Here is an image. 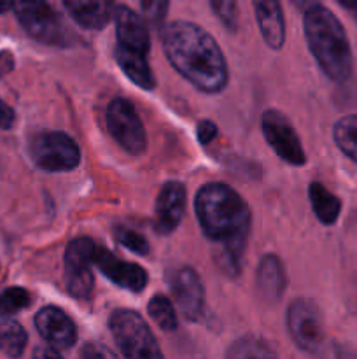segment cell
<instances>
[{
  "label": "cell",
  "instance_id": "1",
  "mask_svg": "<svg viewBox=\"0 0 357 359\" xmlns=\"http://www.w3.org/2000/svg\"><path fill=\"white\" fill-rule=\"evenodd\" d=\"M195 209L203 233L220 245L219 265L231 276L238 273L251 231L247 203L231 186L210 182L196 193Z\"/></svg>",
  "mask_w": 357,
  "mask_h": 359
},
{
  "label": "cell",
  "instance_id": "2",
  "mask_svg": "<svg viewBox=\"0 0 357 359\" xmlns=\"http://www.w3.org/2000/svg\"><path fill=\"white\" fill-rule=\"evenodd\" d=\"M163 49L175 70L203 93H219L227 84V63L216 39L189 21L164 28Z\"/></svg>",
  "mask_w": 357,
  "mask_h": 359
},
{
  "label": "cell",
  "instance_id": "3",
  "mask_svg": "<svg viewBox=\"0 0 357 359\" xmlns=\"http://www.w3.org/2000/svg\"><path fill=\"white\" fill-rule=\"evenodd\" d=\"M308 48L326 76L343 83L352 74V49L338 18L321 4H312L303 14Z\"/></svg>",
  "mask_w": 357,
  "mask_h": 359
},
{
  "label": "cell",
  "instance_id": "4",
  "mask_svg": "<svg viewBox=\"0 0 357 359\" xmlns=\"http://www.w3.org/2000/svg\"><path fill=\"white\" fill-rule=\"evenodd\" d=\"M108 326L125 359H164L153 332L136 312L128 309L114 311Z\"/></svg>",
  "mask_w": 357,
  "mask_h": 359
},
{
  "label": "cell",
  "instance_id": "5",
  "mask_svg": "<svg viewBox=\"0 0 357 359\" xmlns=\"http://www.w3.org/2000/svg\"><path fill=\"white\" fill-rule=\"evenodd\" d=\"M30 156L42 170L69 172L79 165L80 149L66 133L41 132L31 139Z\"/></svg>",
  "mask_w": 357,
  "mask_h": 359
},
{
  "label": "cell",
  "instance_id": "6",
  "mask_svg": "<svg viewBox=\"0 0 357 359\" xmlns=\"http://www.w3.org/2000/svg\"><path fill=\"white\" fill-rule=\"evenodd\" d=\"M16 18L30 37L42 44L65 46L69 44V30L62 18L46 2H16Z\"/></svg>",
  "mask_w": 357,
  "mask_h": 359
},
{
  "label": "cell",
  "instance_id": "7",
  "mask_svg": "<svg viewBox=\"0 0 357 359\" xmlns=\"http://www.w3.org/2000/svg\"><path fill=\"white\" fill-rule=\"evenodd\" d=\"M287 330L294 344L307 353H321L324 347V319H322L321 309L312 300L298 298L289 305Z\"/></svg>",
  "mask_w": 357,
  "mask_h": 359
},
{
  "label": "cell",
  "instance_id": "8",
  "mask_svg": "<svg viewBox=\"0 0 357 359\" xmlns=\"http://www.w3.org/2000/svg\"><path fill=\"white\" fill-rule=\"evenodd\" d=\"M107 128L115 142L130 154H142L147 133L135 105L126 98H114L107 107Z\"/></svg>",
  "mask_w": 357,
  "mask_h": 359
},
{
  "label": "cell",
  "instance_id": "9",
  "mask_svg": "<svg viewBox=\"0 0 357 359\" xmlns=\"http://www.w3.org/2000/svg\"><path fill=\"white\" fill-rule=\"evenodd\" d=\"M94 242L90 237H77L65 249V284L76 298H88L93 291L94 280L91 263L94 256Z\"/></svg>",
  "mask_w": 357,
  "mask_h": 359
},
{
  "label": "cell",
  "instance_id": "10",
  "mask_svg": "<svg viewBox=\"0 0 357 359\" xmlns=\"http://www.w3.org/2000/svg\"><path fill=\"white\" fill-rule=\"evenodd\" d=\"M261 130L266 142L273 151L290 165L301 167L307 161L303 146L300 142L296 130L290 125L289 119L280 111H266L261 116Z\"/></svg>",
  "mask_w": 357,
  "mask_h": 359
},
{
  "label": "cell",
  "instance_id": "11",
  "mask_svg": "<svg viewBox=\"0 0 357 359\" xmlns=\"http://www.w3.org/2000/svg\"><path fill=\"white\" fill-rule=\"evenodd\" d=\"M93 263L105 277H108L112 283L118 284L122 290L140 293L147 286V272L142 266L136 265V263L119 259L118 256H114L105 248H98L97 245Z\"/></svg>",
  "mask_w": 357,
  "mask_h": 359
},
{
  "label": "cell",
  "instance_id": "12",
  "mask_svg": "<svg viewBox=\"0 0 357 359\" xmlns=\"http://www.w3.org/2000/svg\"><path fill=\"white\" fill-rule=\"evenodd\" d=\"M170 287L184 318L189 321L198 319L205 304V291L198 273L189 266H182L172 273Z\"/></svg>",
  "mask_w": 357,
  "mask_h": 359
},
{
  "label": "cell",
  "instance_id": "13",
  "mask_svg": "<svg viewBox=\"0 0 357 359\" xmlns=\"http://www.w3.org/2000/svg\"><path fill=\"white\" fill-rule=\"evenodd\" d=\"M188 203V193L182 182H164L156 200V217L154 226L158 233L168 235L181 224Z\"/></svg>",
  "mask_w": 357,
  "mask_h": 359
},
{
  "label": "cell",
  "instance_id": "14",
  "mask_svg": "<svg viewBox=\"0 0 357 359\" xmlns=\"http://www.w3.org/2000/svg\"><path fill=\"white\" fill-rule=\"evenodd\" d=\"M35 328L52 349H69L77 342L72 319L58 307H44L35 316Z\"/></svg>",
  "mask_w": 357,
  "mask_h": 359
},
{
  "label": "cell",
  "instance_id": "15",
  "mask_svg": "<svg viewBox=\"0 0 357 359\" xmlns=\"http://www.w3.org/2000/svg\"><path fill=\"white\" fill-rule=\"evenodd\" d=\"M114 16L119 46L146 55L150 48V37L142 18L126 6H115Z\"/></svg>",
  "mask_w": 357,
  "mask_h": 359
},
{
  "label": "cell",
  "instance_id": "16",
  "mask_svg": "<svg viewBox=\"0 0 357 359\" xmlns=\"http://www.w3.org/2000/svg\"><path fill=\"white\" fill-rule=\"evenodd\" d=\"M255 20L262 39L272 49H280L286 41V21H284L282 6L273 0H258L254 2Z\"/></svg>",
  "mask_w": 357,
  "mask_h": 359
},
{
  "label": "cell",
  "instance_id": "17",
  "mask_svg": "<svg viewBox=\"0 0 357 359\" xmlns=\"http://www.w3.org/2000/svg\"><path fill=\"white\" fill-rule=\"evenodd\" d=\"M255 286L259 297L268 304H275L282 298L286 290V272L282 262L275 255H266L261 258L255 272Z\"/></svg>",
  "mask_w": 357,
  "mask_h": 359
},
{
  "label": "cell",
  "instance_id": "18",
  "mask_svg": "<svg viewBox=\"0 0 357 359\" xmlns=\"http://www.w3.org/2000/svg\"><path fill=\"white\" fill-rule=\"evenodd\" d=\"M65 9L77 23L91 30L104 28L115 13V6L111 2H80V0L65 2Z\"/></svg>",
  "mask_w": 357,
  "mask_h": 359
},
{
  "label": "cell",
  "instance_id": "19",
  "mask_svg": "<svg viewBox=\"0 0 357 359\" xmlns=\"http://www.w3.org/2000/svg\"><path fill=\"white\" fill-rule=\"evenodd\" d=\"M115 60H118L122 72H125L136 86H140L142 90H153L154 84H156V79H154L153 70H150L149 63H147L146 55L118 46V49H115Z\"/></svg>",
  "mask_w": 357,
  "mask_h": 359
},
{
  "label": "cell",
  "instance_id": "20",
  "mask_svg": "<svg viewBox=\"0 0 357 359\" xmlns=\"http://www.w3.org/2000/svg\"><path fill=\"white\" fill-rule=\"evenodd\" d=\"M308 195H310L312 209H314L317 219L324 224H335L340 216V210H342V202L338 196L332 195L321 182H312L308 188Z\"/></svg>",
  "mask_w": 357,
  "mask_h": 359
},
{
  "label": "cell",
  "instance_id": "21",
  "mask_svg": "<svg viewBox=\"0 0 357 359\" xmlns=\"http://www.w3.org/2000/svg\"><path fill=\"white\" fill-rule=\"evenodd\" d=\"M27 332L18 323L2 319L0 321V351L9 358H21L27 347Z\"/></svg>",
  "mask_w": 357,
  "mask_h": 359
},
{
  "label": "cell",
  "instance_id": "22",
  "mask_svg": "<svg viewBox=\"0 0 357 359\" xmlns=\"http://www.w3.org/2000/svg\"><path fill=\"white\" fill-rule=\"evenodd\" d=\"M332 137L336 146L357 163V114L340 118L332 128Z\"/></svg>",
  "mask_w": 357,
  "mask_h": 359
},
{
  "label": "cell",
  "instance_id": "23",
  "mask_svg": "<svg viewBox=\"0 0 357 359\" xmlns=\"http://www.w3.org/2000/svg\"><path fill=\"white\" fill-rule=\"evenodd\" d=\"M226 359H276L272 347L255 337H241L227 351Z\"/></svg>",
  "mask_w": 357,
  "mask_h": 359
},
{
  "label": "cell",
  "instance_id": "24",
  "mask_svg": "<svg viewBox=\"0 0 357 359\" xmlns=\"http://www.w3.org/2000/svg\"><path fill=\"white\" fill-rule=\"evenodd\" d=\"M150 319L160 326L164 332H174L177 328V314H175V309L172 305V302L168 300L163 294H156L153 300L149 302V307H147Z\"/></svg>",
  "mask_w": 357,
  "mask_h": 359
},
{
  "label": "cell",
  "instance_id": "25",
  "mask_svg": "<svg viewBox=\"0 0 357 359\" xmlns=\"http://www.w3.org/2000/svg\"><path fill=\"white\" fill-rule=\"evenodd\" d=\"M31 294L24 287H7L0 293V316L9 318L30 307Z\"/></svg>",
  "mask_w": 357,
  "mask_h": 359
},
{
  "label": "cell",
  "instance_id": "26",
  "mask_svg": "<svg viewBox=\"0 0 357 359\" xmlns=\"http://www.w3.org/2000/svg\"><path fill=\"white\" fill-rule=\"evenodd\" d=\"M115 238L121 245H125L130 251L136 252V255H147L149 252V242L142 237L140 233H136L135 230L126 226H119L114 230Z\"/></svg>",
  "mask_w": 357,
  "mask_h": 359
},
{
  "label": "cell",
  "instance_id": "27",
  "mask_svg": "<svg viewBox=\"0 0 357 359\" xmlns=\"http://www.w3.org/2000/svg\"><path fill=\"white\" fill-rule=\"evenodd\" d=\"M210 7L214 13L217 14L220 21L226 25L230 30H237L238 27V6L237 2H230V0H212Z\"/></svg>",
  "mask_w": 357,
  "mask_h": 359
},
{
  "label": "cell",
  "instance_id": "28",
  "mask_svg": "<svg viewBox=\"0 0 357 359\" xmlns=\"http://www.w3.org/2000/svg\"><path fill=\"white\" fill-rule=\"evenodd\" d=\"M83 359H118L108 347H105L100 342H88L80 351Z\"/></svg>",
  "mask_w": 357,
  "mask_h": 359
},
{
  "label": "cell",
  "instance_id": "29",
  "mask_svg": "<svg viewBox=\"0 0 357 359\" xmlns=\"http://www.w3.org/2000/svg\"><path fill=\"white\" fill-rule=\"evenodd\" d=\"M142 9L150 23H161L164 20V13L168 9L167 2H142Z\"/></svg>",
  "mask_w": 357,
  "mask_h": 359
},
{
  "label": "cell",
  "instance_id": "30",
  "mask_svg": "<svg viewBox=\"0 0 357 359\" xmlns=\"http://www.w3.org/2000/svg\"><path fill=\"white\" fill-rule=\"evenodd\" d=\"M217 132H219V130H217V126L214 125L212 121H202L198 125V128H196V135H198L200 142L202 144L212 142V140L216 139Z\"/></svg>",
  "mask_w": 357,
  "mask_h": 359
},
{
  "label": "cell",
  "instance_id": "31",
  "mask_svg": "<svg viewBox=\"0 0 357 359\" xmlns=\"http://www.w3.org/2000/svg\"><path fill=\"white\" fill-rule=\"evenodd\" d=\"M14 121H16L14 111L6 104V102L0 100V128H4V130L13 128Z\"/></svg>",
  "mask_w": 357,
  "mask_h": 359
},
{
  "label": "cell",
  "instance_id": "32",
  "mask_svg": "<svg viewBox=\"0 0 357 359\" xmlns=\"http://www.w3.org/2000/svg\"><path fill=\"white\" fill-rule=\"evenodd\" d=\"M31 359H63V358L62 354H59L56 349H52V347L41 346V347H35L34 354H31Z\"/></svg>",
  "mask_w": 357,
  "mask_h": 359
},
{
  "label": "cell",
  "instance_id": "33",
  "mask_svg": "<svg viewBox=\"0 0 357 359\" xmlns=\"http://www.w3.org/2000/svg\"><path fill=\"white\" fill-rule=\"evenodd\" d=\"M342 6H345L346 9L354 11V14H356L357 18V0H342Z\"/></svg>",
  "mask_w": 357,
  "mask_h": 359
},
{
  "label": "cell",
  "instance_id": "34",
  "mask_svg": "<svg viewBox=\"0 0 357 359\" xmlns=\"http://www.w3.org/2000/svg\"><path fill=\"white\" fill-rule=\"evenodd\" d=\"M10 7H14L13 2H9V0H0V13H4V11H9Z\"/></svg>",
  "mask_w": 357,
  "mask_h": 359
}]
</instances>
